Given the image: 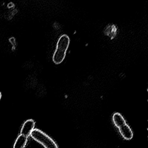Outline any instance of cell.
<instances>
[{
  "label": "cell",
  "mask_w": 148,
  "mask_h": 148,
  "mask_svg": "<svg viewBox=\"0 0 148 148\" xmlns=\"http://www.w3.org/2000/svg\"><path fill=\"white\" fill-rule=\"evenodd\" d=\"M70 43V39L67 35H63L58 39L53 56V61L55 64L58 65L64 60Z\"/></svg>",
  "instance_id": "cell-1"
},
{
  "label": "cell",
  "mask_w": 148,
  "mask_h": 148,
  "mask_svg": "<svg viewBox=\"0 0 148 148\" xmlns=\"http://www.w3.org/2000/svg\"><path fill=\"white\" fill-rule=\"evenodd\" d=\"M30 136L33 139L41 143L45 148H58L54 141L40 130L34 129Z\"/></svg>",
  "instance_id": "cell-2"
},
{
  "label": "cell",
  "mask_w": 148,
  "mask_h": 148,
  "mask_svg": "<svg viewBox=\"0 0 148 148\" xmlns=\"http://www.w3.org/2000/svg\"><path fill=\"white\" fill-rule=\"evenodd\" d=\"M35 127L34 120H28L24 122L21 130V134L28 137L30 135Z\"/></svg>",
  "instance_id": "cell-3"
},
{
  "label": "cell",
  "mask_w": 148,
  "mask_h": 148,
  "mask_svg": "<svg viewBox=\"0 0 148 148\" xmlns=\"http://www.w3.org/2000/svg\"><path fill=\"white\" fill-rule=\"evenodd\" d=\"M112 120L115 126L118 130L124 128L127 125L126 120L120 113H114L112 116Z\"/></svg>",
  "instance_id": "cell-4"
},
{
  "label": "cell",
  "mask_w": 148,
  "mask_h": 148,
  "mask_svg": "<svg viewBox=\"0 0 148 148\" xmlns=\"http://www.w3.org/2000/svg\"><path fill=\"white\" fill-rule=\"evenodd\" d=\"M28 142V137L23 135H19L17 139L13 148H24Z\"/></svg>",
  "instance_id": "cell-5"
},
{
  "label": "cell",
  "mask_w": 148,
  "mask_h": 148,
  "mask_svg": "<svg viewBox=\"0 0 148 148\" xmlns=\"http://www.w3.org/2000/svg\"><path fill=\"white\" fill-rule=\"evenodd\" d=\"M1 92H0V100H1Z\"/></svg>",
  "instance_id": "cell-6"
}]
</instances>
